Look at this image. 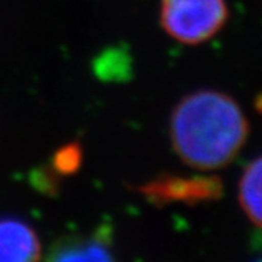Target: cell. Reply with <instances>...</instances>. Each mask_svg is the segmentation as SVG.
<instances>
[{
    "label": "cell",
    "instance_id": "obj_1",
    "mask_svg": "<svg viewBox=\"0 0 262 262\" xmlns=\"http://www.w3.org/2000/svg\"><path fill=\"white\" fill-rule=\"evenodd\" d=\"M248 139V119L238 103L218 90L182 98L171 116V142L183 163L201 171L228 166Z\"/></svg>",
    "mask_w": 262,
    "mask_h": 262
},
{
    "label": "cell",
    "instance_id": "obj_2",
    "mask_svg": "<svg viewBox=\"0 0 262 262\" xmlns=\"http://www.w3.org/2000/svg\"><path fill=\"white\" fill-rule=\"evenodd\" d=\"M226 0H161L160 23L183 45L209 41L228 21Z\"/></svg>",
    "mask_w": 262,
    "mask_h": 262
},
{
    "label": "cell",
    "instance_id": "obj_3",
    "mask_svg": "<svg viewBox=\"0 0 262 262\" xmlns=\"http://www.w3.org/2000/svg\"><path fill=\"white\" fill-rule=\"evenodd\" d=\"M52 260H109L112 259L111 228H100L92 234L71 235L54 243L49 251Z\"/></svg>",
    "mask_w": 262,
    "mask_h": 262
},
{
    "label": "cell",
    "instance_id": "obj_4",
    "mask_svg": "<svg viewBox=\"0 0 262 262\" xmlns=\"http://www.w3.org/2000/svg\"><path fill=\"white\" fill-rule=\"evenodd\" d=\"M41 257L36 232L16 218L0 220V262H29Z\"/></svg>",
    "mask_w": 262,
    "mask_h": 262
},
{
    "label": "cell",
    "instance_id": "obj_5",
    "mask_svg": "<svg viewBox=\"0 0 262 262\" xmlns=\"http://www.w3.org/2000/svg\"><path fill=\"white\" fill-rule=\"evenodd\" d=\"M209 182L199 179H176L160 177L142 185L139 191L155 204H164L171 201H191L205 198L209 193Z\"/></svg>",
    "mask_w": 262,
    "mask_h": 262
},
{
    "label": "cell",
    "instance_id": "obj_6",
    "mask_svg": "<svg viewBox=\"0 0 262 262\" xmlns=\"http://www.w3.org/2000/svg\"><path fill=\"white\" fill-rule=\"evenodd\" d=\"M238 202L248 220L262 229V155L243 171L238 182Z\"/></svg>",
    "mask_w": 262,
    "mask_h": 262
},
{
    "label": "cell",
    "instance_id": "obj_7",
    "mask_svg": "<svg viewBox=\"0 0 262 262\" xmlns=\"http://www.w3.org/2000/svg\"><path fill=\"white\" fill-rule=\"evenodd\" d=\"M81 163H82L81 145L76 142H70L55 150L51 167L55 174L63 177V176H70L76 172L81 167Z\"/></svg>",
    "mask_w": 262,
    "mask_h": 262
},
{
    "label": "cell",
    "instance_id": "obj_8",
    "mask_svg": "<svg viewBox=\"0 0 262 262\" xmlns=\"http://www.w3.org/2000/svg\"><path fill=\"white\" fill-rule=\"evenodd\" d=\"M59 179L60 176L55 174L52 167H41L33 174V185L46 194H55L59 186Z\"/></svg>",
    "mask_w": 262,
    "mask_h": 262
}]
</instances>
